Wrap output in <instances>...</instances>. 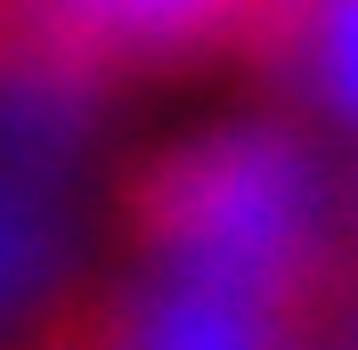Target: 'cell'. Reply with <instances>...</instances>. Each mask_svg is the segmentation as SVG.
<instances>
[{
  "label": "cell",
  "mask_w": 358,
  "mask_h": 350,
  "mask_svg": "<svg viewBox=\"0 0 358 350\" xmlns=\"http://www.w3.org/2000/svg\"><path fill=\"white\" fill-rule=\"evenodd\" d=\"M228 17H236V0H24L33 49L82 90L138 66H171V57L203 49Z\"/></svg>",
  "instance_id": "obj_2"
},
{
  "label": "cell",
  "mask_w": 358,
  "mask_h": 350,
  "mask_svg": "<svg viewBox=\"0 0 358 350\" xmlns=\"http://www.w3.org/2000/svg\"><path fill=\"white\" fill-rule=\"evenodd\" d=\"M114 220H122V244H138L163 269L268 293V269L293 237V163L252 131L187 139L122 172Z\"/></svg>",
  "instance_id": "obj_1"
}]
</instances>
